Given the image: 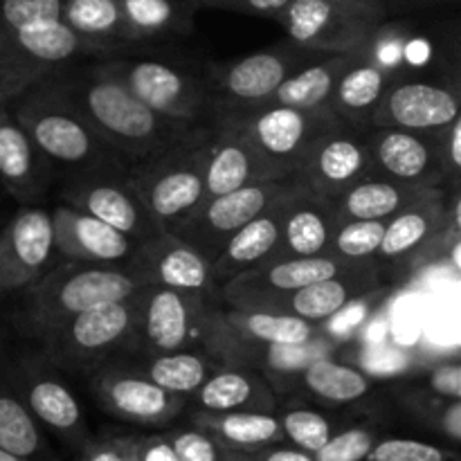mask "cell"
Instances as JSON below:
<instances>
[{
  "label": "cell",
  "instance_id": "cell-54",
  "mask_svg": "<svg viewBox=\"0 0 461 461\" xmlns=\"http://www.w3.org/2000/svg\"><path fill=\"white\" fill-rule=\"evenodd\" d=\"M459 0H385V7L390 16L396 14H410V12H421V9L439 7V5H453Z\"/></svg>",
  "mask_w": 461,
  "mask_h": 461
},
{
  "label": "cell",
  "instance_id": "cell-3",
  "mask_svg": "<svg viewBox=\"0 0 461 461\" xmlns=\"http://www.w3.org/2000/svg\"><path fill=\"white\" fill-rule=\"evenodd\" d=\"M459 243V192L437 187L385 221V232L374 255L378 275L403 279L426 264L446 259Z\"/></svg>",
  "mask_w": 461,
  "mask_h": 461
},
{
  "label": "cell",
  "instance_id": "cell-20",
  "mask_svg": "<svg viewBox=\"0 0 461 461\" xmlns=\"http://www.w3.org/2000/svg\"><path fill=\"white\" fill-rule=\"evenodd\" d=\"M336 228L333 207L320 201L295 178V183L279 198V239L266 264L327 255Z\"/></svg>",
  "mask_w": 461,
  "mask_h": 461
},
{
  "label": "cell",
  "instance_id": "cell-31",
  "mask_svg": "<svg viewBox=\"0 0 461 461\" xmlns=\"http://www.w3.org/2000/svg\"><path fill=\"white\" fill-rule=\"evenodd\" d=\"M192 426L210 432L225 450H234V453L286 444L275 412H201L196 410L192 414Z\"/></svg>",
  "mask_w": 461,
  "mask_h": 461
},
{
  "label": "cell",
  "instance_id": "cell-16",
  "mask_svg": "<svg viewBox=\"0 0 461 461\" xmlns=\"http://www.w3.org/2000/svg\"><path fill=\"white\" fill-rule=\"evenodd\" d=\"M214 300L201 295L149 286L142 297L135 340L149 356L189 349L198 342L201 324Z\"/></svg>",
  "mask_w": 461,
  "mask_h": 461
},
{
  "label": "cell",
  "instance_id": "cell-55",
  "mask_svg": "<svg viewBox=\"0 0 461 461\" xmlns=\"http://www.w3.org/2000/svg\"><path fill=\"white\" fill-rule=\"evenodd\" d=\"M0 84L7 86V88L12 90V93L18 97V95H23L27 88H30L32 81L27 79V77L23 75V72H18L16 68L9 66V63L5 61V59H0Z\"/></svg>",
  "mask_w": 461,
  "mask_h": 461
},
{
  "label": "cell",
  "instance_id": "cell-40",
  "mask_svg": "<svg viewBox=\"0 0 461 461\" xmlns=\"http://www.w3.org/2000/svg\"><path fill=\"white\" fill-rule=\"evenodd\" d=\"M381 439L378 428L372 423H358L345 430H338L318 453H313L315 461H365L374 444Z\"/></svg>",
  "mask_w": 461,
  "mask_h": 461
},
{
  "label": "cell",
  "instance_id": "cell-59",
  "mask_svg": "<svg viewBox=\"0 0 461 461\" xmlns=\"http://www.w3.org/2000/svg\"><path fill=\"white\" fill-rule=\"evenodd\" d=\"M131 461H135V455H133V459H131Z\"/></svg>",
  "mask_w": 461,
  "mask_h": 461
},
{
  "label": "cell",
  "instance_id": "cell-34",
  "mask_svg": "<svg viewBox=\"0 0 461 461\" xmlns=\"http://www.w3.org/2000/svg\"><path fill=\"white\" fill-rule=\"evenodd\" d=\"M302 383L315 399L331 405H347L365 399L372 392V378L360 367L338 363L329 356L311 360L300 372Z\"/></svg>",
  "mask_w": 461,
  "mask_h": 461
},
{
  "label": "cell",
  "instance_id": "cell-17",
  "mask_svg": "<svg viewBox=\"0 0 461 461\" xmlns=\"http://www.w3.org/2000/svg\"><path fill=\"white\" fill-rule=\"evenodd\" d=\"M367 264H347L331 255L297 257V259L273 261V264L257 266L246 270L234 279L221 286L225 304L241 306V309H255L273 297L286 295V293L304 288L309 284L322 282V279L338 277L342 273L360 268Z\"/></svg>",
  "mask_w": 461,
  "mask_h": 461
},
{
  "label": "cell",
  "instance_id": "cell-5",
  "mask_svg": "<svg viewBox=\"0 0 461 461\" xmlns=\"http://www.w3.org/2000/svg\"><path fill=\"white\" fill-rule=\"evenodd\" d=\"M214 117L232 124L284 178H295L311 144L340 120L331 108L304 111L282 104L221 108L212 113L210 120Z\"/></svg>",
  "mask_w": 461,
  "mask_h": 461
},
{
  "label": "cell",
  "instance_id": "cell-57",
  "mask_svg": "<svg viewBox=\"0 0 461 461\" xmlns=\"http://www.w3.org/2000/svg\"><path fill=\"white\" fill-rule=\"evenodd\" d=\"M0 461H25V459L16 457V455H12V453H7V450L0 448Z\"/></svg>",
  "mask_w": 461,
  "mask_h": 461
},
{
  "label": "cell",
  "instance_id": "cell-1",
  "mask_svg": "<svg viewBox=\"0 0 461 461\" xmlns=\"http://www.w3.org/2000/svg\"><path fill=\"white\" fill-rule=\"evenodd\" d=\"M50 86L117 156L131 162L165 151L201 126L160 115L97 66L86 75L68 77Z\"/></svg>",
  "mask_w": 461,
  "mask_h": 461
},
{
  "label": "cell",
  "instance_id": "cell-44",
  "mask_svg": "<svg viewBox=\"0 0 461 461\" xmlns=\"http://www.w3.org/2000/svg\"><path fill=\"white\" fill-rule=\"evenodd\" d=\"M63 0H0V30L61 18Z\"/></svg>",
  "mask_w": 461,
  "mask_h": 461
},
{
  "label": "cell",
  "instance_id": "cell-2",
  "mask_svg": "<svg viewBox=\"0 0 461 461\" xmlns=\"http://www.w3.org/2000/svg\"><path fill=\"white\" fill-rule=\"evenodd\" d=\"M147 286L151 284H147L133 266L68 261L27 286L21 322L43 340L75 315L108 302L129 300Z\"/></svg>",
  "mask_w": 461,
  "mask_h": 461
},
{
  "label": "cell",
  "instance_id": "cell-4",
  "mask_svg": "<svg viewBox=\"0 0 461 461\" xmlns=\"http://www.w3.org/2000/svg\"><path fill=\"white\" fill-rule=\"evenodd\" d=\"M210 126L201 124L165 151L133 162L126 178L165 232H174L205 201Z\"/></svg>",
  "mask_w": 461,
  "mask_h": 461
},
{
  "label": "cell",
  "instance_id": "cell-7",
  "mask_svg": "<svg viewBox=\"0 0 461 461\" xmlns=\"http://www.w3.org/2000/svg\"><path fill=\"white\" fill-rule=\"evenodd\" d=\"M97 68L126 86L140 102L160 115L187 124L210 122L212 102L207 75L149 57H111Z\"/></svg>",
  "mask_w": 461,
  "mask_h": 461
},
{
  "label": "cell",
  "instance_id": "cell-39",
  "mask_svg": "<svg viewBox=\"0 0 461 461\" xmlns=\"http://www.w3.org/2000/svg\"><path fill=\"white\" fill-rule=\"evenodd\" d=\"M277 419L286 444L311 455L318 453L338 432L327 414L311 408H288L286 412L277 414Z\"/></svg>",
  "mask_w": 461,
  "mask_h": 461
},
{
  "label": "cell",
  "instance_id": "cell-49",
  "mask_svg": "<svg viewBox=\"0 0 461 461\" xmlns=\"http://www.w3.org/2000/svg\"><path fill=\"white\" fill-rule=\"evenodd\" d=\"M365 374H376V376H387V374H399L408 367V358L396 351H369L363 365Z\"/></svg>",
  "mask_w": 461,
  "mask_h": 461
},
{
  "label": "cell",
  "instance_id": "cell-47",
  "mask_svg": "<svg viewBox=\"0 0 461 461\" xmlns=\"http://www.w3.org/2000/svg\"><path fill=\"white\" fill-rule=\"evenodd\" d=\"M428 390L446 401L461 399V367L457 360L441 363L428 374Z\"/></svg>",
  "mask_w": 461,
  "mask_h": 461
},
{
  "label": "cell",
  "instance_id": "cell-23",
  "mask_svg": "<svg viewBox=\"0 0 461 461\" xmlns=\"http://www.w3.org/2000/svg\"><path fill=\"white\" fill-rule=\"evenodd\" d=\"M207 126H210V144H207L205 174H203L205 201L252 183L293 180L284 178L270 162H266L232 124L214 117L207 122Z\"/></svg>",
  "mask_w": 461,
  "mask_h": 461
},
{
  "label": "cell",
  "instance_id": "cell-46",
  "mask_svg": "<svg viewBox=\"0 0 461 461\" xmlns=\"http://www.w3.org/2000/svg\"><path fill=\"white\" fill-rule=\"evenodd\" d=\"M140 437H108V439L90 441L84 448V461H131L135 455Z\"/></svg>",
  "mask_w": 461,
  "mask_h": 461
},
{
  "label": "cell",
  "instance_id": "cell-37",
  "mask_svg": "<svg viewBox=\"0 0 461 461\" xmlns=\"http://www.w3.org/2000/svg\"><path fill=\"white\" fill-rule=\"evenodd\" d=\"M36 149L25 129L7 113H0V180L9 189H27L34 180Z\"/></svg>",
  "mask_w": 461,
  "mask_h": 461
},
{
  "label": "cell",
  "instance_id": "cell-9",
  "mask_svg": "<svg viewBox=\"0 0 461 461\" xmlns=\"http://www.w3.org/2000/svg\"><path fill=\"white\" fill-rule=\"evenodd\" d=\"M329 54L282 41L259 52L246 54L230 63L207 68L212 113L221 108H243L268 102L270 95L291 75Z\"/></svg>",
  "mask_w": 461,
  "mask_h": 461
},
{
  "label": "cell",
  "instance_id": "cell-26",
  "mask_svg": "<svg viewBox=\"0 0 461 461\" xmlns=\"http://www.w3.org/2000/svg\"><path fill=\"white\" fill-rule=\"evenodd\" d=\"M201 412H275L277 396L268 378L257 369L219 365L194 392Z\"/></svg>",
  "mask_w": 461,
  "mask_h": 461
},
{
  "label": "cell",
  "instance_id": "cell-30",
  "mask_svg": "<svg viewBox=\"0 0 461 461\" xmlns=\"http://www.w3.org/2000/svg\"><path fill=\"white\" fill-rule=\"evenodd\" d=\"M131 45L160 43L194 32L198 0H117Z\"/></svg>",
  "mask_w": 461,
  "mask_h": 461
},
{
  "label": "cell",
  "instance_id": "cell-29",
  "mask_svg": "<svg viewBox=\"0 0 461 461\" xmlns=\"http://www.w3.org/2000/svg\"><path fill=\"white\" fill-rule=\"evenodd\" d=\"M432 189L437 187H419V185L365 176L333 203V212H336L338 223H345V221H387L396 212L405 210L419 198L430 194Z\"/></svg>",
  "mask_w": 461,
  "mask_h": 461
},
{
  "label": "cell",
  "instance_id": "cell-19",
  "mask_svg": "<svg viewBox=\"0 0 461 461\" xmlns=\"http://www.w3.org/2000/svg\"><path fill=\"white\" fill-rule=\"evenodd\" d=\"M131 266L151 286L171 288L207 300H214L216 293H221L212 273V261L171 232H162L160 237L142 243Z\"/></svg>",
  "mask_w": 461,
  "mask_h": 461
},
{
  "label": "cell",
  "instance_id": "cell-24",
  "mask_svg": "<svg viewBox=\"0 0 461 461\" xmlns=\"http://www.w3.org/2000/svg\"><path fill=\"white\" fill-rule=\"evenodd\" d=\"M383 284L385 282L381 279V275L374 270L372 264H367L349 270V273L338 275V277L322 279V282L309 284V286L297 288V291L286 293V295L273 297V300L264 302L255 309L297 315V318L309 320V322L322 324L324 320L338 313L351 300L383 286Z\"/></svg>",
  "mask_w": 461,
  "mask_h": 461
},
{
  "label": "cell",
  "instance_id": "cell-53",
  "mask_svg": "<svg viewBox=\"0 0 461 461\" xmlns=\"http://www.w3.org/2000/svg\"><path fill=\"white\" fill-rule=\"evenodd\" d=\"M446 162L448 169L455 178H459V167H461V120H455L453 124L446 126Z\"/></svg>",
  "mask_w": 461,
  "mask_h": 461
},
{
  "label": "cell",
  "instance_id": "cell-52",
  "mask_svg": "<svg viewBox=\"0 0 461 461\" xmlns=\"http://www.w3.org/2000/svg\"><path fill=\"white\" fill-rule=\"evenodd\" d=\"M329 3L333 5H340V7L345 9H351V12L360 14V16L369 18V21L374 23H385L390 16V12H387L385 7V0H329Z\"/></svg>",
  "mask_w": 461,
  "mask_h": 461
},
{
  "label": "cell",
  "instance_id": "cell-10",
  "mask_svg": "<svg viewBox=\"0 0 461 461\" xmlns=\"http://www.w3.org/2000/svg\"><path fill=\"white\" fill-rule=\"evenodd\" d=\"M446 129L405 131L372 129L365 131L369 151V176L396 180L419 187L457 189V178L450 174L444 147Z\"/></svg>",
  "mask_w": 461,
  "mask_h": 461
},
{
  "label": "cell",
  "instance_id": "cell-51",
  "mask_svg": "<svg viewBox=\"0 0 461 461\" xmlns=\"http://www.w3.org/2000/svg\"><path fill=\"white\" fill-rule=\"evenodd\" d=\"M435 430H439L446 439H450L453 444L461 441V403L457 401H446L444 408L439 410L435 421Z\"/></svg>",
  "mask_w": 461,
  "mask_h": 461
},
{
  "label": "cell",
  "instance_id": "cell-45",
  "mask_svg": "<svg viewBox=\"0 0 461 461\" xmlns=\"http://www.w3.org/2000/svg\"><path fill=\"white\" fill-rule=\"evenodd\" d=\"M201 7L216 12L241 14V16L275 18L291 0H198Z\"/></svg>",
  "mask_w": 461,
  "mask_h": 461
},
{
  "label": "cell",
  "instance_id": "cell-13",
  "mask_svg": "<svg viewBox=\"0 0 461 461\" xmlns=\"http://www.w3.org/2000/svg\"><path fill=\"white\" fill-rule=\"evenodd\" d=\"M273 21L284 27L288 41L324 54L360 52L378 27V23L329 0H291Z\"/></svg>",
  "mask_w": 461,
  "mask_h": 461
},
{
  "label": "cell",
  "instance_id": "cell-58",
  "mask_svg": "<svg viewBox=\"0 0 461 461\" xmlns=\"http://www.w3.org/2000/svg\"><path fill=\"white\" fill-rule=\"evenodd\" d=\"M225 461H234V459H230V457H228V459H225Z\"/></svg>",
  "mask_w": 461,
  "mask_h": 461
},
{
  "label": "cell",
  "instance_id": "cell-32",
  "mask_svg": "<svg viewBox=\"0 0 461 461\" xmlns=\"http://www.w3.org/2000/svg\"><path fill=\"white\" fill-rule=\"evenodd\" d=\"M354 57L356 52H340L309 63L295 75L288 77L264 104H282V106L304 108V111L329 108L338 79L347 70V66L354 61Z\"/></svg>",
  "mask_w": 461,
  "mask_h": 461
},
{
  "label": "cell",
  "instance_id": "cell-8",
  "mask_svg": "<svg viewBox=\"0 0 461 461\" xmlns=\"http://www.w3.org/2000/svg\"><path fill=\"white\" fill-rule=\"evenodd\" d=\"M144 291L129 300L93 306L54 329L43 338L48 358L61 369L97 367L102 358L135 340Z\"/></svg>",
  "mask_w": 461,
  "mask_h": 461
},
{
  "label": "cell",
  "instance_id": "cell-36",
  "mask_svg": "<svg viewBox=\"0 0 461 461\" xmlns=\"http://www.w3.org/2000/svg\"><path fill=\"white\" fill-rule=\"evenodd\" d=\"M0 448L25 461H45L48 455L39 421L12 390H0Z\"/></svg>",
  "mask_w": 461,
  "mask_h": 461
},
{
  "label": "cell",
  "instance_id": "cell-35",
  "mask_svg": "<svg viewBox=\"0 0 461 461\" xmlns=\"http://www.w3.org/2000/svg\"><path fill=\"white\" fill-rule=\"evenodd\" d=\"M216 367L219 365L207 354H201L196 349H180L171 351V354L151 356L142 374L162 390L185 396L189 401V396L210 378Z\"/></svg>",
  "mask_w": 461,
  "mask_h": 461
},
{
  "label": "cell",
  "instance_id": "cell-43",
  "mask_svg": "<svg viewBox=\"0 0 461 461\" xmlns=\"http://www.w3.org/2000/svg\"><path fill=\"white\" fill-rule=\"evenodd\" d=\"M178 461H225L228 450L203 428L192 426L183 430L165 432Z\"/></svg>",
  "mask_w": 461,
  "mask_h": 461
},
{
  "label": "cell",
  "instance_id": "cell-28",
  "mask_svg": "<svg viewBox=\"0 0 461 461\" xmlns=\"http://www.w3.org/2000/svg\"><path fill=\"white\" fill-rule=\"evenodd\" d=\"M279 198L268 210L237 230L212 261V273L219 286L270 259L279 239Z\"/></svg>",
  "mask_w": 461,
  "mask_h": 461
},
{
  "label": "cell",
  "instance_id": "cell-41",
  "mask_svg": "<svg viewBox=\"0 0 461 461\" xmlns=\"http://www.w3.org/2000/svg\"><path fill=\"white\" fill-rule=\"evenodd\" d=\"M387 293H390V286L383 284V286L374 288V291L351 300L349 304L342 306L338 313H333L331 318L324 320V336L331 338V340H349V338L367 322V318L376 311L378 302H381Z\"/></svg>",
  "mask_w": 461,
  "mask_h": 461
},
{
  "label": "cell",
  "instance_id": "cell-25",
  "mask_svg": "<svg viewBox=\"0 0 461 461\" xmlns=\"http://www.w3.org/2000/svg\"><path fill=\"white\" fill-rule=\"evenodd\" d=\"M16 394L21 396L23 403L27 405V410H30L36 421L57 432L75 450L84 453L86 446L93 441L88 437V430H86L84 417H81V408L77 403L75 394L61 381L25 369L21 383H18Z\"/></svg>",
  "mask_w": 461,
  "mask_h": 461
},
{
  "label": "cell",
  "instance_id": "cell-21",
  "mask_svg": "<svg viewBox=\"0 0 461 461\" xmlns=\"http://www.w3.org/2000/svg\"><path fill=\"white\" fill-rule=\"evenodd\" d=\"M93 390L99 403L113 417L142 426H167L187 405V399L162 390L144 374L108 369L93 378Z\"/></svg>",
  "mask_w": 461,
  "mask_h": 461
},
{
  "label": "cell",
  "instance_id": "cell-33",
  "mask_svg": "<svg viewBox=\"0 0 461 461\" xmlns=\"http://www.w3.org/2000/svg\"><path fill=\"white\" fill-rule=\"evenodd\" d=\"M61 21L102 54H113L131 45L117 0H63Z\"/></svg>",
  "mask_w": 461,
  "mask_h": 461
},
{
  "label": "cell",
  "instance_id": "cell-38",
  "mask_svg": "<svg viewBox=\"0 0 461 461\" xmlns=\"http://www.w3.org/2000/svg\"><path fill=\"white\" fill-rule=\"evenodd\" d=\"M385 221H345L338 223L327 255L347 264H372L383 241Z\"/></svg>",
  "mask_w": 461,
  "mask_h": 461
},
{
  "label": "cell",
  "instance_id": "cell-22",
  "mask_svg": "<svg viewBox=\"0 0 461 461\" xmlns=\"http://www.w3.org/2000/svg\"><path fill=\"white\" fill-rule=\"evenodd\" d=\"M50 214L54 225V252L68 261L106 266L133 264L140 243L120 230L72 205H59Z\"/></svg>",
  "mask_w": 461,
  "mask_h": 461
},
{
  "label": "cell",
  "instance_id": "cell-56",
  "mask_svg": "<svg viewBox=\"0 0 461 461\" xmlns=\"http://www.w3.org/2000/svg\"><path fill=\"white\" fill-rule=\"evenodd\" d=\"M14 97H16V95H14L12 90L7 88V86H3V84H0V113L5 111V104H7L9 99H14Z\"/></svg>",
  "mask_w": 461,
  "mask_h": 461
},
{
  "label": "cell",
  "instance_id": "cell-6",
  "mask_svg": "<svg viewBox=\"0 0 461 461\" xmlns=\"http://www.w3.org/2000/svg\"><path fill=\"white\" fill-rule=\"evenodd\" d=\"M14 120L25 129L36 151L52 162L84 167V171L108 169L117 165L120 156L52 86L23 99Z\"/></svg>",
  "mask_w": 461,
  "mask_h": 461
},
{
  "label": "cell",
  "instance_id": "cell-27",
  "mask_svg": "<svg viewBox=\"0 0 461 461\" xmlns=\"http://www.w3.org/2000/svg\"><path fill=\"white\" fill-rule=\"evenodd\" d=\"M390 81V72L383 70L363 48L338 79L329 108L356 129H372V117Z\"/></svg>",
  "mask_w": 461,
  "mask_h": 461
},
{
  "label": "cell",
  "instance_id": "cell-42",
  "mask_svg": "<svg viewBox=\"0 0 461 461\" xmlns=\"http://www.w3.org/2000/svg\"><path fill=\"white\" fill-rule=\"evenodd\" d=\"M365 461H459V455L428 441L387 437L374 444Z\"/></svg>",
  "mask_w": 461,
  "mask_h": 461
},
{
  "label": "cell",
  "instance_id": "cell-18",
  "mask_svg": "<svg viewBox=\"0 0 461 461\" xmlns=\"http://www.w3.org/2000/svg\"><path fill=\"white\" fill-rule=\"evenodd\" d=\"M54 255L52 214L43 207H23L0 230V295L32 286Z\"/></svg>",
  "mask_w": 461,
  "mask_h": 461
},
{
  "label": "cell",
  "instance_id": "cell-50",
  "mask_svg": "<svg viewBox=\"0 0 461 461\" xmlns=\"http://www.w3.org/2000/svg\"><path fill=\"white\" fill-rule=\"evenodd\" d=\"M135 461H178L165 435L140 437L135 446Z\"/></svg>",
  "mask_w": 461,
  "mask_h": 461
},
{
  "label": "cell",
  "instance_id": "cell-12",
  "mask_svg": "<svg viewBox=\"0 0 461 461\" xmlns=\"http://www.w3.org/2000/svg\"><path fill=\"white\" fill-rule=\"evenodd\" d=\"M365 176H369L365 131L338 120L311 144L295 178L320 201L333 207V203Z\"/></svg>",
  "mask_w": 461,
  "mask_h": 461
},
{
  "label": "cell",
  "instance_id": "cell-15",
  "mask_svg": "<svg viewBox=\"0 0 461 461\" xmlns=\"http://www.w3.org/2000/svg\"><path fill=\"white\" fill-rule=\"evenodd\" d=\"M459 120V93L423 77L392 79L372 117L376 129L441 131Z\"/></svg>",
  "mask_w": 461,
  "mask_h": 461
},
{
  "label": "cell",
  "instance_id": "cell-11",
  "mask_svg": "<svg viewBox=\"0 0 461 461\" xmlns=\"http://www.w3.org/2000/svg\"><path fill=\"white\" fill-rule=\"evenodd\" d=\"M293 183L295 178L266 180V183H252L230 194L207 198L171 234L189 243L205 259L214 261L228 239L248 221L268 210Z\"/></svg>",
  "mask_w": 461,
  "mask_h": 461
},
{
  "label": "cell",
  "instance_id": "cell-14",
  "mask_svg": "<svg viewBox=\"0 0 461 461\" xmlns=\"http://www.w3.org/2000/svg\"><path fill=\"white\" fill-rule=\"evenodd\" d=\"M66 198L72 207L120 230L140 246L165 232L149 214L147 205L126 178V171L115 174L111 167L84 171V178L66 189Z\"/></svg>",
  "mask_w": 461,
  "mask_h": 461
},
{
  "label": "cell",
  "instance_id": "cell-48",
  "mask_svg": "<svg viewBox=\"0 0 461 461\" xmlns=\"http://www.w3.org/2000/svg\"><path fill=\"white\" fill-rule=\"evenodd\" d=\"M228 457L234 461H315L311 453H304V450L286 444L266 446V448L248 450V453H234V450H228Z\"/></svg>",
  "mask_w": 461,
  "mask_h": 461
}]
</instances>
